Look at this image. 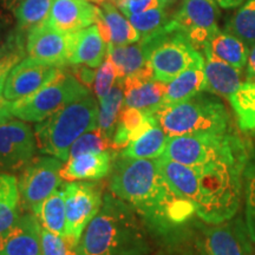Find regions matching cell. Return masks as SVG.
<instances>
[{
    "mask_svg": "<svg viewBox=\"0 0 255 255\" xmlns=\"http://www.w3.org/2000/svg\"><path fill=\"white\" fill-rule=\"evenodd\" d=\"M227 32L234 34L248 46L255 44V0H247L235 12L227 25Z\"/></svg>",
    "mask_w": 255,
    "mask_h": 255,
    "instance_id": "cell-35",
    "label": "cell"
},
{
    "mask_svg": "<svg viewBox=\"0 0 255 255\" xmlns=\"http://www.w3.org/2000/svg\"><path fill=\"white\" fill-rule=\"evenodd\" d=\"M20 193L14 175L0 173V235L20 218Z\"/></svg>",
    "mask_w": 255,
    "mask_h": 255,
    "instance_id": "cell-27",
    "label": "cell"
},
{
    "mask_svg": "<svg viewBox=\"0 0 255 255\" xmlns=\"http://www.w3.org/2000/svg\"><path fill=\"white\" fill-rule=\"evenodd\" d=\"M206 90L205 60L190 66L186 71L167 83L162 105H173L195 97Z\"/></svg>",
    "mask_w": 255,
    "mask_h": 255,
    "instance_id": "cell-22",
    "label": "cell"
},
{
    "mask_svg": "<svg viewBox=\"0 0 255 255\" xmlns=\"http://www.w3.org/2000/svg\"><path fill=\"white\" fill-rule=\"evenodd\" d=\"M98 126V103L88 95L72 102L34 127L37 146L44 155L68 161L73 143Z\"/></svg>",
    "mask_w": 255,
    "mask_h": 255,
    "instance_id": "cell-4",
    "label": "cell"
},
{
    "mask_svg": "<svg viewBox=\"0 0 255 255\" xmlns=\"http://www.w3.org/2000/svg\"><path fill=\"white\" fill-rule=\"evenodd\" d=\"M91 2H96V4H104V2H107V0H90Z\"/></svg>",
    "mask_w": 255,
    "mask_h": 255,
    "instance_id": "cell-48",
    "label": "cell"
},
{
    "mask_svg": "<svg viewBox=\"0 0 255 255\" xmlns=\"http://www.w3.org/2000/svg\"><path fill=\"white\" fill-rule=\"evenodd\" d=\"M207 46L216 58L231 64L239 70L246 68L251 47L234 34L219 31Z\"/></svg>",
    "mask_w": 255,
    "mask_h": 255,
    "instance_id": "cell-26",
    "label": "cell"
},
{
    "mask_svg": "<svg viewBox=\"0 0 255 255\" xmlns=\"http://www.w3.org/2000/svg\"><path fill=\"white\" fill-rule=\"evenodd\" d=\"M155 122L151 113H146L136 108L124 107L120 114L113 136L115 150H122L124 146L144 133Z\"/></svg>",
    "mask_w": 255,
    "mask_h": 255,
    "instance_id": "cell-23",
    "label": "cell"
},
{
    "mask_svg": "<svg viewBox=\"0 0 255 255\" xmlns=\"http://www.w3.org/2000/svg\"><path fill=\"white\" fill-rule=\"evenodd\" d=\"M52 4L53 0H21L13 8L15 30L27 36L32 28L45 23Z\"/></svg>",
    "mask_w": 255,
    "mask_h": 255,
    "instance_id": "cell-31",
    "label": "cell"
},
{
    "mask_svg": "<svg viewBox=\"0 0 255 255\" xmlns=\"http://www.w3.org/2000/svg\"><path fill=\"white\" fill-rule=\"evenodd\" d=\"M150 66L154 79L169 83L190 66L203 62V53L196 49L188 37L175 26L170 19V26L161 33L139 40Z\"/></svg>",
    "mask_w": 255,
    "mask_h": 255,
    "instance_id": "cell-7",
    "label": "cell"
},
{
    "mask_svg": "<svg viewBox=\"0 0 255 255\" xmlns=\"http://www.w3.org/2000/svg\"><path fill=\"white\" fill-rule=\"evenodd\" d=\"M205 57L206 90L209 94L229 100V97L241 87L242 70L223 62L212 55L208 46L202 50Z\"/></svg>",
    "mask_w": 255,
    "mask_h": 255,
    "instance_id": "cell-20",
    "label": "cell"
},
{
    "mask_svg": "<svg viewBox=\"0 0 255 255\" xmlns=\"http://www.w3.org/2000/svg\"><path fill=\"white\" fill-rule=\"evenodd\" d=\"M40 227L36 215L28 212L21 214L0 235V255H41Z\"/></svg>",
    "mask_w": 255,
    "mask_h": 255,
    "instance_id": "cell-16",
    "label": "cell"
},
{
    "mask_svg": "<svg viewBox=\"0 0 255 255\" xmlns=\"http://www.w3.org/2000/svg\"><path fill=\"white\" fill-rule=\"evenodd\" d=\"M228 101L241 131L255 132V81L242 83Z\"/></svg>",
    "mask_w": 255,
    "mask_h": 255,
    "instance_id": "cell-28",
    "label": "cell"
},
{
    "mask_svg": "<svg viewBox=\"0 0 255 255\" xmlns=\"http://www.w3.org/2000/svg\"><path fill=\"white\" fill-rule=\"evenodd\" d=\"M90 95L73 73L63 71L33 95L11 102V114L24 122L39 123L72 102Z\"/></svg>",
    "mask_w": 255,
    "mask_h": 255,
    "instance_id": "cell-8",
    "label": "cell"
},
{
    "mask_svg": "<svg viewBox=\"0 0 255 255\" xmlns=\"http://www.w3.org/2000/svg\"><path fill=\"white\" fill-rule=\"evenodd\" d=\"M108 52V44L102 38L96 24L73 32L71 55L69 64L87 65L89 68H100Z\"/></svg>",
    "mask_w": 255,
    "mask_h": 255,
    "instance_id": "cell-21",
    "label": "cell"
},
{
    "mask_svg": "<svg viewBox=\"0 0 255 255\" xmlns=\"http://www.w3.org/2000/svg\"><path fill=\"white\" fill-rule=\"evenodd\" d=\"M253 255H255V252H254V254H253Z\"/></svg>",
    "mask_w": 255,
    "mask_h": 255,
    "instance_id": "cell-50",
    "label": "cell"
},
{
    "mask_svg": "<svg viewBox=\"0 0 255 255\" xmlns=\"http://www.w3.org/2000/svg\"><path fill=\"white\" fill-rule=\"evenodd\" d=\"M40 245L41 255H77V245L44 227H40Z\"/></svg>",
    "mask_w": 255,
    "mask_h": 255,
    "instance_id": "cell-38",
    "label": "cell"
},
{
    "mask_svg": "<svg viewBox=\"0 0 255 255\" xmlns=\"http://www.w3.org/2000/svg\"><path fill=\"white\" fill-rule=\"evenodd\" d=\"M124 83V107L152 113L163 103L167 83L154 79L151 69L130 76Z\"/></svg>",
    "mask_w": 255,
    "mask_h": 255,
    "instance_id": "cell-17",
    "label": "cell"
},
{
    "mask_svg": "<svg viewBox=\"0 0 255 255\" xmlns=\"http://www.w3.org/2000/svg\"><path fill=\"white\" fill-rule=\"evenodd\" d=\"M72 73L82 84H84L85 87L89 89H90L91 85L95 83L96 71L87 65H73Z\"/></svg>",
    "mask_w": 255,
    "mask_h": 255,
    "instance_id": "cell-41",
    "label": "cell"
},
{
    "mask_svg": "<svg viewBox=\"0 0 255 255\" xmlns=\"http://www.w3.org/2000/svg\"><path fill=\"white\" fill-rule=\"evenodd\" d=\"M21 0H0V9H13Z\"/></svg>",
    "mask_w": 255,
    "mask_h": 255,
    "instance_id": "cell-45",
    "label": "cell"
},
{
    "mask_svg": "<svg viewBox=\"0 0 255 255\" xmlns=\"http://www.w3.org/2000/svg\"><path fill=\"white\" fill-rule=\"evenodd\" d=\"M66 206L65 237L77 245L89 222L100 212L103 196L98 183L70 182L64 184Z\"/></svg>",
    "mask_w": 255,
    "mask_h": 255,
    "instance_id": "cell-11",
    "label": "cell"
},
{
    "mask_svg": "<svg viewBox=\"0 0 255 255\" xmlns=\"http://www.w3.org/2000/svg\"><path fill=\"white\" fill-rule=\"evenodd\" d=\"M116 6L127 17L142 13L148 9L161 7L159 0H119Z\"/></svg>",
    "mask_w": 255,
    "mask_h": 255,
    "instance_id": "cell-40",
    "label": "cell"
},
{
    "mask_svg": "<svg viewBox=\"0 0 255 255\" xmlns=\"http://www.w3.org/2000/svg\"><path fill=\"white\" fill-rule=\"evenodd\" d=\"M72 38L73 33L58 31L44 23L27 33V56L40 63L65 68L71 55Z\"/></svg>",
    "mask_w": 255,
    "mask_h": 255,
    "instance_id": "cell-14",
    "label": "cell"
},
{
    "mask_svg": "<svg viewBox=\"0 0 255 255\" xmlns=\"http://www.w3.org/2000/svg\"><path fill=\"white\" fill-rule=\"evenodd\" d=\"M116 151L114 149L113 139L100 128H95L87 131L73 143L69 151V158L88 154V152Z\"/></svg>",
    "mask_w": 255,
    "mask_h": 255,
    "instance_id": "cell-37",
    "label": "cell"
},
{
    "mask_svg": "<svg viewBox=\"0 0 255 255\" xmlns=\"http://www.w3.org/2000/svg\"><path fill=\"white\" fill-rule=\"evenodd\" d=\"M8 33H5V21L0 19V46L4 44V41L6 40V38H7Z\"/></svg>",
    "mask_w": 255,
    "mask_h": 255,
    "instance_id": "cell-46",
    "label": "cell"
},
{
    "mask_svg": "<svg viewBox=\"0 0 255 255\" xmlns=\"http://www.w3.org/2000/svg\"><path fill=\"white\" fill-rule=\"evenodd\" d=\"M168 137L203 132H225L234 129L231 114L218 97L196 95L173 105H161L151 113Z\"/></svg>",
    "mask_w": 255,
    "mask_h": 255,
    "instance_id": "cell-5",
    "label": "cell"
},
{
    "mask_svg": "<svg viewBox=\"0 0 255 255\" xmlns=\"http://www.w3.org/2000/svg\"><path fill=\"white\" fill-rule=\"evenodd\" d=\"M157 163L170 187L189 201L203 223L218 225L238 214L244 197L247 162L189 167L161 156Z\"/></svg>",
    "mask_w": 255,
    "mask_h": 255,
    "instance_id": "cell-2",
    "label": "cell"
},
{
    "mask_svg": "<svg viewBox=\"0 0 255 255\" xmlns=\"http://www.w3.org/2000/svg\"><path fill=\"white\" fill-rule=\"evenodd\" d=\"M98 128L113 139L121 111L124 107V83L117 79L109 94L98 100Z\"/></svg>",
    "mask_w": 255,
    "mask_h": 255,
    "instance_id": "cell-29",
    "label": "cell"
},
{
    "mask_svg": "<svg viewBox=\"0 0 255 255\" xmlns=\"http://www.w3.org/2000/svg\"><path fill=\"white\" fill-rule=\"evenodd\" d=\"M41 227L55 234L65 237L66 229V206L64 187L57 189L44 201L37 215Z\"/></svg>",
    "mask_w": 255,
    "mask_h": 255,
    "instance_id": "cell-30",
    "label": "cell"
},
{
    "mask_svg": "<svg viewBox=\"0 0 255 255\" xmlns=\"http://www.w3.org/2000/svg\"><path fill=\"white\" fill-rule=\"evenodd\" d=\"M196 247L200 255H253L254 242L241 215L218 225H197Z\"/></svg>",
    "mask_w": 255,
    "mask_h": 255,
    "instance_id": "cell-10",
    "label": "cell"
},
{
    "mask_svg": "<svg viewBox=\"0 0 255 255\" xmlns=\"http://www.w3.org/2000/svg\"><path fill=\"white\" fill-rule=\"evenodd\" d=\"M245 221L252 240L255 244V149L251 145L250 155L244 170Z\"/></svg>",
    "mask_w": 255,
    "mask_h": 255,
    "instance_id": "cell-36",
    "label": "cell"
},
{
    "mask_svg": "<svg viewBox=\"0 0 255 255\" xmlns=\"http://www.w3.org/2000/svg\"><path fill=\"white\" fill-rule=\"evenodd\" d=\"M117 155V151H102L70 157L63 164L60 177L65 182L98 181L109 175Z\"/></svg>",
    "mask_w": 255,
    "mask_h": 255,
    "instance_id": "cell-19",
    "label": "cell"
},
{
    "mask_svg": "<svg viewBox=\"0 0 255 255\" xmlns=\"http://www.w3.org/2000/svg\"><path fill=\"white\" fill-rule=\"evenodd\" d=\"M37 149L34 130L27 122L17 119L0 123V173L23 169Z\"/></svg>",
    "mask_w": 255,
    "mask_h": 255,
    "instance_id": "cell-13",
    "label": "cell"
},
{
    "mask_svg": "<svg viewBox=\"0 0 255 255\" xmlns=\"http://www.w3.org/2000/svg\"><path fill=\"white\" fill-rule=\"evenodd\" d=\"M111 1H113V2H114V4H115V5H116V4H117V1H119V0H111Z\"/></svg>",
    "mask_w": 255,
    "mask_h": 255,
    "instance_id": "cell-49",
    "label": "cell"
},
{
    "mask_svg": "<svg viewBox=\"0 0 255 255\" xmlns=\"http://www.w3.org/2000/svg\"><path fill=\"white\" fill-rule=\"evenodd\" d=\"M218 17V4L210 0H183L171 20L197 50L202 51L219 32Z\"/></svg>",
    "mask_w": 255,
    "mask_h": 255,
    "instance_id": "cell-12",
    "label": "cell"
},
{
    "mask_svg": "<svg viewBox=\"0 0 255 255\" xmlns=\"http://www.w3.org/2000/svg\"><path fill=\"white\" fill-rule=\"evenodd\" d=\"M175 1H176V0H159V6H161V7L165 8V7H167V6L174 4Z\"/></svg>",
    "mask_w": 255,
    "mask_h": 255,
    "instance_id": "cell-47",
    "label": "cell"
},
{
    "mask_svg": "<svg viewBox=\"0 0 255 255\" xmlns=\"http://www.w3.org/2000/svg\"><path fill=\"white\" fill-rule=\"evenodd\" d=\"M128 18L132 26L136 28V31L138 32L139 37H141L139 40L150 38L167 30L170 26L171 19L168 18V14L165 13L163 7L148 9L142 13L132 14Z\"/></svg>",
    "mask_w": 255,
    "mask_h": 255,
    "instance_id": "cell-34",
    "label": "cell"
},
{
    "mask_svg": "<svg viewBox=\"0 0 255 255\" xmlns=\"http://www.w3.org/2000/svg\"><path fill=\"white\" fill-rule=\"evenodd\" d=\"M62 159L55 156L33 157L21 169L18 178L21 210L38 215L43 202L62 184Z\"/></svg>",
    "mask_w": 255,
    "mask_h": 255,
    "instance_id": "cell-9",
    "label": "cell"
},
{
    "mask_svg": "<svg viewBox=\"0 0 255 255\" xmlns=\"http://www.w3.org/2000/svg\"><path fill=\"white\" fill-rule=\"evenodd\" d=\"M63 68L40 63L27 57L17 64L6 79L2 96L13 102L39 91L56 79Z\"/></svg>",
    "mask_w": 255,
    "mask_h": 255,
    "instance_id": "cell-15",
    "label": "cell"
},
{
    "mask_svg": "<svg viewBox=\"0 0 255 255\" xmlns=\"http://www.w3.org/2000/svg\"><path fill=\"white\" fill-rule=\"evenodd\" d=\"M168 138L163 129L155 122L144 133L124 146L120 151V156L136 159L158 158L164 154Z\"/></svg>",
    "mask_w": 255,
    "mask_h": 255,
    "instance_id": "cell-24",
    "label": "cell"
},
{
    "mask_svg": "<svg viewBox=\"0 0 255 255\" xmlns=\"http://www.w3.org/2000/svg\"><path fill=\"white\" fill-rule=\"evenodd\" d=\"M25 36L26 34L14 28L9 32L4 44L0 46V96L4 92L5 83L9 72L27 55Z\"/></svg>",
    "mask_w": 255,
    "mask_h": 255,
    "instance_id": "cell-32",
    "label": "cell"
},
{
    "mask_svg": "<svg viewBox=\"0 0 255 255\" xmlns=\"http://www.w3.org/2000/svg\"><path fill=\"white\" fill-rule=\"evenodd\" d=\"M101 9L111 33V41L108 46H122L139 41L138 32L117 11L116 6L107 1L102 4Z\"/></svg>",
    "mask_w": 255,
    "mask_h": 255,
    "instance_id": "cell-33",
    "label": "cell"
},
{
    "mask_svg": "<svg viewBox=\"0 0 255 255\" xmlns=\"http://www.w3.org/2000/svg\"><path fill=\"white\" fill-rule=\"evenodd\" d=\"M146 229L135 208L107 193L100 212L83 232L77 255H148L151 246Z\"/></svg>",
    "mask_w": 255,
    "mask_h": 255,
    "instance_id": "cell-3",
    "label": "cell"
},
{
    "mask_svg": "<svg viewBox=\"0 0 255 255\" xmlns=\"http://www.w3.org/2000/svg\"><path fill=\"white\" fill-rule=\"evenodd\" d=\"M246 78L247 81H255V44L250 49V55H248L246 64Z\"/></svg>",
    "mask_w": 255,
    "mask_h": 255,
    "instance_id": "cell-43",
    "label": "cell"
},
{
    "mask_svg": "<svg viewBox=\"0 0 255 255\" xmlns=\"http://www.w3.org/2000/svg\"><path fill=\"white\" fill-rule=\"evenodd\" d=\"M210 1L215 2L221 7H235V6L240 5L242 0H210Z\"/></svg>",
    "mask_w": 255,
    "mask_h": 255,
    "instance_id": "cell-44",
    "label": "cell"
},
{
    "mask_svg": "<svg viewBox=\"0 0 255 255\" xmlns=\"http://www.w3.org/2000/svg\"><path fill=\"white\" fill-rule=\"evenodd\" d=\"M117 72L115 65L109 57H105L104 62L101 64L100 69L96 71V77L94 83V90L98 100L103 98L109 94L111 89L117 82Z\"/></svg>",
    "mask_w": 255,
    "mask_h": 255,
    "instance_id": "cell-39",
    "label": "cell"
},
{
    "mask_svg": "<svg viewBox=\"0 0 255 255\" xmlns=\"http://www.w3.org/2000/svg\"><path fill=\"white\" fill-rule=\"evenodd\" d=\"M251 143L232 129L169 137L163 157L177 163L201 167L219 162H247Z\"/></svg>",
    "mask_w": 255,
    "mask_h": 255,
    "instance_id": "cell-6",
    "label": "cell"
},
{
    "mask_svg": "<svg viewBox=\"0 0 255 255\" xmlns=\"http://www.w3.org/2000/svg\"><path fill=\"white\" fill-rule=\"evenodd\" d=\"M107 57H109L113 62L117 72V78L121 81L150 68L139 41L122 46H108Z\"/></svg>",
    "mask_w": 255,
    "mask_h": 255,
    "instance_id": "cell-25",
    "label": "cell"
},
{
    "mask_svg": "<svg viewBox=\"0 0 255 255\" xmlns=\"http://www.w3.org/2000/svg\"><path fill=\"white\" fill-rule=\"evenodd\" d=\"M11 114V101L6 100L4 96H0V123L7 122L12 120Z\"/></svg>",
    "mask_w": 255,
    "mask_h": 255,
    "instance_id": "cell-42",
    "label": "cell"
},
{
    "mask_svg": "<svg viewBox=\"0 0 255 255\" xmlns=\"http://www.w3.org/2000/svg\"><path fill=\"white\" fill-rule=\"evenodd\" d=\"M98 6L89 0H53L45 23L58 31L73 33L95 24Z\"/></svg>",
    "mask_w": 255,
    "mask_h": 255,
    "instance_id": "cell-18",
    "label": "cell"
},
{
    "mask_svg": "<svg viewBox=\"0 0 255 255\" xmlns=\"http://www.w3.org/2000/svg\"><path fill=\"white\" fill-rule=\"evenodd\" d=\"M119 155L111 169V193L135 208L146 227L157 235L176 234L195 215L194 206L170 187L157 158L136 159Z\"/></svg>",
    "mask_w": 255,
    "mask_h": 255,
    "instance_id": "cell-1",
    "label": "cell"
}]
</instances>
